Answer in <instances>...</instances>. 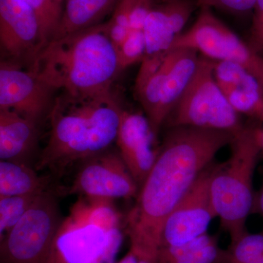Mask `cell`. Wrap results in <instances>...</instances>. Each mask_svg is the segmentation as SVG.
<instances>
[{"mask_svg":"<svg viewBox=\"0 0 263 263\" xmlns=\"http://www.w3.org/2000/svg\"><path fill=\"white\" fill-rule=\"evenodd\" d=\"M228 131L168 128L155 164L125 221L130 250L156 263L164 222L216 154L234 139Z\"/></svg>","mask_w":263,"mask_h":263,"instance_id":"1","label":"cell"},{"mask_svg":"<svg viewBox=\"0 0 263 263\" xmlns=\"http://www.w3.org/2000/svg\"><path fill=\"white\" fill-rule=\"evenodd\" d=\"M123 110L112 91L91 96L61 91L48 118L47 143L34 168L61 175L74 164L111 148Z\"/></svg>","mask_w":263,"mask_h":263,"instance_id":"2","label":"cell"},{"mask_svg":"<svg viewBox=\"0 0 263 263\" xmlns=\"http://www.w3.org/2000/svg\"><path fill=\"white\" fill-rule=\"evenodd\" d=\"M29 69L56 91L78 96L110 92L122 72L105 23L52 40Z\"/></svg>","mask_w":263,"mask_h":263,"instance_id":"3","label":"cell"},{"mask_svg":"<svg viewBox=\"0 0 263 263\" xmlns=\"http://www.w3.org/2000/svg\"><path fill=\"white\" fill-rule=\"evenodd\" d=\"M259 131V127H245L235 134L229 158L216 164L211 181L213 206L230 243L248 233L246 223L253 209V177L261 153Z\"/></svg>","mask_w":263,"mask_h":263,"instance_id":"4","label":"cell"},{"mask_svg":"<svg viewBox=\"0 0 263 263\" xmlns=\"http://www.w3.org/2000/svg\"><path fill=\"white\" fill-rule=\"evenodd\" d=\"M214 60L200 54L187 87L164 125L189 126L230 132L237 134L243 125L215 80Z\"/></svg>","mask_w":263,"mask_h":263,"instance_id":"5","label":"cell"},{"mask_svg":"<svg viewBox=\"0 0 263 263\" xmlns=\"http://www.w3.org/2000/svg\"><path fill=\"white\" fill-rule=\"evenodd\" d=\"M62 221L57 195L48 190L0 239V263H48Z\"/></svg>","mask_w":263,"mask_h":263,"instance_id":"6","label":"cell"},{"mask_svg":"<svg viewBox=\"0 0 263 263\" xmlns=\"http://www.w3.org/2000/svg\"><path fill=\"white\" fill-rule=\"evenodd\" d=\"M200 12L193 25L175 40L171 49L193 48L214 61L238 64L259 81L263 89V56L246 44L209 8Z\"/></svg>","mask_w":263,"mask_h":263,"instance_id":"7","label":"cell"},{"mask_svg":"<svg viewBox=\"0 0 263 263\" xmlns=\"http://www.w3.org/2000/svg\"><path fill=\"white\" fill-rule=\"evenodd\" d=\"M122 241L121 228L106 232L68 216L57 233L48 263H116Z\"/></svg>","mask_w":263,"mask_h":263,"instance_id":"8","label":"cell"},{"mask_svg":"<svg viewBox=\"0 0 263 263\" xmlns=\"http://www.w3.org/2000/svg\"><path fill=\"white\" fill-rule=\"evenodd\" d=\"M79 164L66 194L110 200L138 195L139 186L118 150L108 148Z\"/></svg>","mask_w":263,"mask_h":263,"instance_id":"9","label":"cell"},{"mask_svg":"<svg viewBox=\"0 0 263 263\" xmlns=\"http://www.w3.org/2000/svg\"><path fill=\"white\" fill-rule=\"evenodd\" d=\"M216 164L202 171L192 187L170 214L161 235L160 247L183 245L207 233L216 217L210 186Z\"/></svg>","mask_w":263,"mask_h":263,"instance_id":"10","label":"cell"},{"mask_svg":"<svg viewBox=\"0 0 263 263\" xmlns=\"http://www.w3.org/2000/svg\"><path fill=\"white\" fill-rule=\"evenodd\" d=\"M56 91L31 69L1 60L0 109L13 110L40 125L48 120Z\"/></svg>","mask_w":263,"mask_h":263,"instance_id":"11","label":"cell"},{"mask_svg":"<svg viewBox=\"0 0 263 263\" xmlns=\"http://www.w3.org/2000/svg\"><path fill=\"white\" fill-rule=\"evenodd\" d=\"M0 44L2 60L27 68L46 46L37 14L22 0H0Z\"/></svg>","mask_w":263,"mask_h":263,"instance_id":"12","label":"cell"},{"mask_svg":"<svg viewBox=\"0 0 263 263\" xmlns=\"http://www.w3.org/2000/svg\"><path fill=\"white\" fill-rule=\"evenodd\" d=\"M156 138L146 115L123 110L116 144L139 189L158 155L153 146Z\"/></svg>","mask_w":263,"mask_h":263,"instance_id":"13","label":"cell"},{"mask_svg":"<svg viewBox=\"0 0 263 263\" xmlns=\"http://www.w3.org/2000/svg\"><path fill=\"white\" fill-rule=\"evenodd\" d=\"M197 8V0H163L156 3L143 29L146 56L168 53Z\"/></svg>","mask_w":263,"mask_h":263,"instance_id":"14","label":"cell"},{"mask_svg":"<svg viewBox=\"0 0 263 263\" xmlns=\"http://www.w3.org/2000/svg\"><path fill=\"white\" fill-rule=\"evenodd\" d=\"M214 72L218 86L235 111L260 119L263 89L257 79L233 62L214 61Z\"/></svg>","mask_w":263,"mask_h":263,"instance_id":"15","label":"cell"},{"mask_svg":"<svg viewBox=\"0 0 263 263\" xmlns=\"http://www.w3.org/2000/svg\"><path fill=\"white\" fill-rule=\"evenodd\" d=\"M199 57V52L193 48H177L168 52V69L161 91L160 103L149 122L156 137L190 84Z\"/></svg>","mask_w":263,"mask_h":263,"instance_id":"16","label":"cell"},{"mask_svg":"<svg viewBox=\"0 0 263 263\" xmlns=\"http://www.w3.org/2000/svg\"><path fill=\"white\" fill-rule=\"evenodd\" d=\"M39 124L13 110L0 109V159L32 166ZM37 162V159H35Z\"/></svg>","mask_w":263,"mask_h":263,"instance_id":"17","label":"cell"},{"mask_svg":"<svg viewBox=\"0 0 263 263\" xmlns=\"http://www.w3.org/2000/svg\"><path fill=\"white\" fill-rule=\"evenodd\" d=\"M120 0H65L58 28L53 39H59L103 23L113 13ZM51 42V41H50Z\"/></svg>","mask_w":263,"mask_h":263,"instance_id":"18","label":"cell"},{"mask_svg":"<svg viewBox=\"0 0 263 263\" xmlns=\"http://www.w3.org/2000/svg\"><path fill=\"white\" fill-rule=\"evenodd\" d=\"M28 164L0 161V197L41 195L51 190L50 176H40Z\"/></svg>","mask_w":263,"mask_h":263,"instance_id":"19","label":"cell"},{"mask_svg":"<svg viewBox=\"0 0 263 263\" xmlns=\"http://www.w3.org/2000/svg\"><path fill=\"white\" fill-rule=\"evenodd\" d=\"M224 251L218 235L205 233L183 245L160 247L156 263H221Z\"/></svg>","mask_w":263,"mask_h":263,"instance_id":"20","label":"cell"},{"mask_svg":"<svg viewBox=\"0 0 263 263\" xmlns=\"http://www.w3.org/2000/svg\"><path fill=\"white\" fill-rule=\"evenodd\" d=\"M263 254V230L258 233H247L230 243L224 251L221 263H254Z\"/></svg>","mask_w":263,"mask_h":263,"instance_id":"21","label":"cell"},{"mask_svg":"<svg viewBox=\"0 0 263 263\" xmlns=\"http://www.w3.org/2000/svg\"><path fill=\"white\" fill-rule=\"evenodd\" d=\"M39 195L0 197V239L22 219Z\"/></svg>","mask_w":263,"mask_h":263,"instance_id":"22","label":"cell"},{"mask_svg":"<svg viewBox=\"0 0 263 263\" xmlns=\"http://www.w3.org/2000/svg\"><path fill=\"white\" fill-rule=\"evenodd\" d=\"M32 8L37 14L45 43L48 44L54 37L61 19L62 5L53 0H22ZM46 47V46H45Z\"/></svg>","mask_w":263,"mask_h":263,"instance_id":"23","label":"cell"},{"mask_svg":"<svg viewBox=\"0 0 263 263\" xmlns=\"http://www.w3.org/2000/svg\"><path fill=\"white\" fill-rule=\"evenodd\" d=\"M122 71L138 62L146 53V39L143 30H132L126 41L117 48Z\"/></svg>","mask_w":263,"mask_h":263,"instance_id":"24","label":"cell"},{"mask_svg":"<svg viewBox=\"0 0 263 263\" xmlns=\"http://www.w3.org/2000/svg\"><path fill=\"white\" fill-rule=\"evenodd\" d=\"M107 32L112 42L118 48L127 39L132 29L129 23V0H120L106 22Z\"/></svg>","mask_w":263,"mask_h":263,"instance_id":"25","label":"cell"},{"mask_svg":"<svg viewBox=\"0 0 263 263\" xmlns=\"http://www.w3.org/2000/svg\"><path fill=\"white\" fill-rule=\"evenodd\" d=\"M257 0H197L200 8H216L230 13H245L253 10Z\"/></svg>","mask_w":263,"mask_h":263,"instance_id":"26","label":"cell"},{"mask_svg":"<svg viewBox=\"0 0 263 263\" xmlns=\"http://www.w3.org/2000/svg\"><path fill=\"white\" fill-rule=\"evenodd\" d=\"M155 3L154 0H129V23L132 30H143L147 17Z\"/></svg>","mask_w":263,"mask_h":263,"instance_id":"27","label":"cell"},{"mask_svg":"<svg viewBox=\"0 0 263 263\" xmlns=\"http://www.w3.org/2000/svg\"><path fill=\"white\" fill-rule=\"evenodd\" d=\"M254 15L251 27L252 47L263 53V0H257L254 7Z\"/></svg>","mask_w":263,"mask_h":263,"instance_id":"28","label":"cell"},{"mask_svg":"<svg viewBox=\"0 0 263 263\" xmlns=\"http://www.w3.org/2000/svg\"><path fill=\"white\" fill-rule=\"evenodd\" d=\"M253 213L260 214L263 217V180L260 190H259L258 194L255 195V198H254L252 214H253Z\"/></svg>","mask_w":263,"mask_h":263,"instance_id":"29","label":"cell"},{"mask_svg":"<svg viewBox=\"0 0 263 263\" xmlns=\"http://www.w3.org/2000/svg\"><path fill=\"white\" fill-rule=\"evenodd\" d=\"M259 143H260L261 152L263 153V129H261L259 131Z\"/></svg>","mask_w":263,"mask_h":263,"instance_id":"30","label":"cell"},{"mask_svg":"<svg viewBox=\"0 0 263 263\" xmlns=\"http://www.w3.org/2000/svg\"><path fill=\"white\" fill-rule=\"evenodd\" d=\"M137 263H152V262H150V261L146 260V259H138V262H137Z\"/></svg>","mask_w":263,"mask_h":263,"instance_id":"31","label":"cell"},{"mask_svg":"<svg viewBox=\"0 0 263 263\" xmlns=\"http://www.w3.org/2000/svg\"><path fill=\"white\" fill-rule=\"evenodd\" d=\"M254 263H263V254Z\"/></svg>","mask_w":263,"mask_h":263,"instance_id":"32","label":"cell"},{"mask_svg":"<svg viewBox=\"0 0 263 263\" xmlns=\"http://www.w3.org/2000/svg\"><path fill=\"white\" fill-rule=\"evenodd\" d=\"M53 1L56 2V3H58V4L62 5V3H63L65 0H53Z\"/></svg>","mask_w":263,"mask_h":263,"instance_id":"33","label":"cell"},{"mask_svg":"<svg viewBox=\"0 0 263 263\" xmlns=\"http://www.w3.org/2000/svg\"><path fill=\"white\" fill-rule=\"evenodd\" d=\"M154 1H155V3H160V2L163 1V0H154Z\"/></svg>","mask_w":263,"mask_h":263,"instance_id":"34","label":"cell"}]
</instances>
